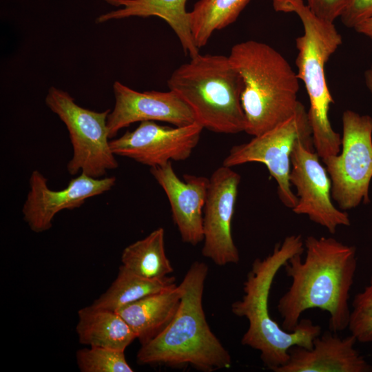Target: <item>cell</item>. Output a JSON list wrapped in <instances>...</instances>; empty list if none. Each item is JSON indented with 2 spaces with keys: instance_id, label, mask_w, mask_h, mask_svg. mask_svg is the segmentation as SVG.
Listing matches in <instances>:
<instances>
[{
  "instance_id": "cell-1",
  "label": "cell",
  "mask_w": 372,
  "mask_h": 372,
  "mask_svg": "<svg viewBox=\"0 0 372 372\" xmlns=\"http://www.w3.org/2000/svg\"><path fill=\"white\" fill-rule=\"evenodd\" d=\"M305 257L296 254L283 268L291 280L278 300L282 328L293 331L306 310L319 309L329 314V330L338 333L348 328L350 290L357 268L356 249L333 237L307 236Z\"/></svg>"
},
{
  "instance_id": "cell-2",
  "label": "cell",
  "mask_w": 372,
  "mask_h": 372,
  "mask_svg": "<svg viewBox=\"0 0 372 372\" xmlns=\"http://www.w3.org/2000/svg\"><path fill=\"white\" fill-rule=\"evenodd\" d=\"M304 252L301 235L293 234L277 243L264 258H256L243 283L242 298L231 304L232 313L249 322L241 344L258 351L263 364L276 371L289 360L293 346L311 349L314 339L320 335L321 327L308 318L300 320L296 328L288 331L270 316L269 297L273 279L291 257Z\"/></svg>"
},
{
  "instance_id": "cell-3",
  "label": "cell",
  "mask_w": 372,
  "mask_h": 372,
  "mask_svg": "<svg viewBox=\"0 0 372 372\" xmlns=\"http://www.w3.org/2000/svg\"><path fill=\"white\" fill-rule=\"evenodd\" d=\"M207 274L206 263L195 261L190 265L180 284L183 293L174 318L159 334L141 344L136 355L138 364L191 365L205 372L231 366V357L211 331L203 309Z\"/></svg>"
},
{
  "instance_id": "cell-4",
  "label": "cell",
  "mask_w": 372,
  "mask_h": 372,
  "mask_svg": "<svg viewBox=\"0 0 372 372\" xmlns=\"http://www.w3.org/2000/svg\"><path fill=\"white\" fill-rule=\"evenodd\" d=\"M229 58L242 81L247 134L260 135L296 113L302 103L298 100L300 80L279 52L249 40L234 45Z\"/></svg>"
},
{
  "instance_id": "cell-5",
  "label": "cell",
  "mask_w": 372,
  "mask_h": 372,
  "mask_svg": "<svg viewBox=\"0 0 372 372\" xmlns=\"http://www.w3.org/2000/svg\"><path fill=\"white\" fill-rule=\"evenodd\" d=\"M273 6L278 12L296 14L302 22L303 34L296 39V65L309 100L307 115L313 144L322 160L337 155L342 136L334 131L329 118L334 101L327 86L325 65L342 44V36L333 23L319 18L302 0H273Z\"/></svg>"
},
{
  "instance_id": "cell-6",
  "label": "cell",
  "mask_w": 372,
  "mask_h": 372,
  "mask_svg": "<svg viewBox=\"0 0 372 372\" xmlns=\"http://www.w3.org/2000/svg\"><path fill=\"white\" fill-rule=\"evenodd\" d=\"M167 85L191 107L203 128L222 134L245 132L242 81L229 56L191 57L172 72Z\"/></svg>"
},
{
  "instance_id": "cell-7",
  "label": "cell",
  "mask_w": 372,
  "mask_h": 372,
  "mask_svg": "<svg viewBox=\"0 0 372 372\" xmlns=\"http://www.w3.org/2000/svg\"><path fill=\"white\" fill-rule=\"evenodd\" d=\"M45 104L65 125L73 154L67 165L71 175L84 173L102 178L118 163L111 150L107 126L110 110L98 112L82 107L67 92L50 87Z\"/></svg>"
},
{
  "instance_id": "cell-8",
  "label": "cell",
  "mask_w": 372,
  "mask_h": 372,
  "mask_svg": "<svg viewBox=\"0 0 372 372\" xmlns=\"http://www.w3.org/2000/svg\"><path fill=\"white\" fill-rule=\"evenodd\" d=\"M340 153L322 159L331 180V196L342 210L370 203L372 116L347 110L342 116Z\"/></svg>"
},
{
  "instance_id": "cell-9",
  "label": "cell",
  "mask_w": 372,
  "mask_h": 372,
  "mask_svg": "<svg viewBox=\"0 0 372 372\" xmlns=\"http://www.w3.org/2000/svg\"><path fill=\"white\" fill-rule=\"evenodd\" d=\"M312 141L307 112L302 103L296 113L247 143L231 148L223 165L232 167L247 163L264 164L278 184V194L282 204L292 209L298 197L289 181L291 156L299 140Z\"/></svg>"
},
{
  "instance_id": "cell-10",
  "label": "cell",
  "mask_w": 372,
  "mask_h": 372,
  "mask_svg": "<svg viewBox=\"0 0 372 372\" xmlns=\"http://www.w3.org/2000/svg\"><path fill=\"white\" fill-rule=\"evenodd\" d=\"M320 158L312 141H298L291 156L289 174L298 203L291 210L307 216L334 234L339 226H349L351 222L348 214L331 200V180Z\"/></svg>"
},
{
  "instance_id": "cell-11",
  "label": "cell",
  "mask_w": 372,
  "mask_h": 372,
  "mask_svg": "<svg viewBox=\"0 0 372 372\" xmlns=\"http://www.w3.org/2000/svg\"><path fill=\"white\" fill-rule=\"evenodd\" d=\"M203 127L196 122L182 127L142 121L133 131L110 141L112 152L150 167L187 159L198 145Z\"/></svg>"
},
{
  "instance_id": "cell-12",
  "label": "cell",
  "mask_w": 372,
  "mask_h": 372,
  "mask_svg": "<svg viewBox=\"0 0 372 372\" xmlns=\"http://www.w3.org/2000/svg\"><path fill=\"white\" fill-rule=\"evenodd\" d=\"M240 175L222 165L209 178L203 211L202 254L216 265L237 264L239 251L231 234V221Z\"/></svg>"
},
{
  "instance_id": "cell-13",
  "label": "cell",
  "mask_w": 372,
  "mask_h": 372,
  "mask_svg": "<svg viewBox=\"0 0 372 372\" xmlns=\"http://www.w3.org/2000/svg\"><path fill=\"white\" fill-rule=\"evenodd\" d=\"M116 180L114 176L96 178L81 173L72 178L64 189L54 191L49 188L45 177L39 171L34 170L22 208L23 220L35 233L48 231L59 211L78 208L87 199L110 191Z\"/></svg>"
},
{
  "instance_id": "cell-14",
  "label": "cell",
  "mask_w": 372,
  "mask_h": 372,
  "mask_svg": "<svg viewBox=\"0 0 372 372\" xmlns=\"http://www.w3.org/2000/svg\"><path fill=\"white\" fill-rule=\"evenodd\" d=\"M115 105L107 118L109 138L136 122L162 121L182 127L196 122L191 107L175 92H138L116 81L113 85Z\"/></svg>"
},
{
  "instance_id": "cell-15",
  "label": "cell",
  "mask_w": 372,
  "mask_h": 372,
  "mask_svg": "<svg viewBox=\"0 0 372 372\" xmlns=\"http://www.w3.org/2000/svg\"><path fill=\"white\" fill-rule=\"evenodd\" d=\"M150 172L167 197L182 240L192 245L199 244L203 240V211L209 178L184 174L180 180L172 161L150 167Z\"/></svg>"
},
{
  "instance_id": "cell-16",
  "label": "cell",
  "mask_w": 372,
  "mask_h": 372,
  "mask_svg": "<svg viewBox=\"0 0 372 372\" xmlns=\"http://www.w3.org/2000/svg\"><path fill=\"white\" fill-rule=\"evenodd\" d=\"M356 342L352 334L341 338L327 331L311 349L290 348L289 360L276 372H371L372 365L355 349Z\"/></svg>"
},
{
  "instance_id": "cell-17",
  "label": "cell",
  "mask_w": 372,
  "mask_h": 372,
  "mask_svg": "<svg viewBox=\"0 0 372 372\" xmlns=\"http://www.w3.org/2000/svg\"><path fill=\"white\" fill-rule=\"evenodd\" d=\"M116 10L101 14L96 23L131 17H158L165 21L178 37L186 54L194 57L199 54L191 30L190 14L186 10L187 0H103Z\"/></svg>"
},
{
  "instance_id": "cell-18",
  "label": "cell",
  "mask_w": 372,
  "mask_h": 372,
  "mask_svg": "<svg viewBox=\"0 0 372 372\" xmlns=\"http://www.w3.org/2000/svg\"><path fill=\"white\" fill-rule=\"evenodd\" d=\"M183 291L180 285L146 296L116 312L143 344L159 334L174 318Z\"/></svg>"
},
{
  "instance_id": "cell-19",
  "label": "cell",
  "mask_w": 372,
  "mask_h": 372,
  "mask_svg": "<svg viewBox=\"0 0 372 372\" xmlns=\"http://www.w3.org/2000/svg\"><path fill=\"white\" fill-rule=\"evenodd\" d=\"M76 331L82 344L122 351L136 339L130 326L116 311L92 305L78 311Z\"/></svg>"
},
{
  "instance_id": "cell-20",
  "label": "cell",
  "mask_w": 372,
  "mask_h": 372,
  "mask_svg": "<svg viewBox=\"0 0 372 372\" xmlns=\"http://www.w3.org/2000/svg\"><path fill=\"white\" fill-rule=\"evenodd\" d=\"M175 286L176 284L174 277L149 279L134 273L121 265L115 280L91 305L117 311L146 296Z\"/></svg>"
},
{
  "instance_id": "cell-21",
  "label": "cell",
  "mask_w": 372,
  "mask_h": 372,
  "mask_svg": "<svg viewBox=\"0 0 372 372\" xmlns=\"http://www.w3.org/2000/svg\"><path fill=\"white\" fill-rule=\"evenodd\" d=\"M123 266L149 279H163L174 271L165 249V230L158 227L127 246L121 254Z\"/></svg>"
},
{
  "instance_id": "cell-22",
  "label": "cell",
  "mask_w": 372,
  "mask_h": 372,
  "mask_svg": "<svg viewBox=\"0 0 372 372\" xmlns=\"http://www.w3.org/2000/svg\"><path fill=\"white\" fill-rule=\"evenodd\" d=\"M250 0H199L190 14V26L194 42L205 46L216 30L234 23Z\"/></svg>"
},
{
  "instance_id": "cell-23",
  "label": "cell",
  "mask_w": 372,
  "mask_h": 372,
  "mask_svg": "<svg viewBox=\"0 0 372 372\" xmlns=\"http://www.w3.org/2000/svg\"><path fill=\"white\" fill-rule=\"evenodd\" d=\"M78 368L81 372H132L125 351L103 347H90L76 353Z\"/></svg>"
},
{
  "instance_id": "cell-24",
  "label": "cell",
  "mask_w": 372,
  "mask_h": 372,
  "mask_svg": "<svg viewBox=\"0 0 372 372\" xmlns=\"http://www.w3.org/2000/svg\"><path fill=\"white\" fill-rule=\"evenodd\" d=\"M348 328L358 342H372V275L369 284L354 296Z\"/></svg>"
},
{
  "instance_id": "cell-25",
  "label": "cell",
  "mask_w": 372,
  "mask_h": 372,
  "mask_svg": "<svg viewBox=\"0 0 372 372\" xmlns=\"http://www.w3.org/2000/svg\"><path fill=\"white\" fill-rule=\"evenodd\" d=\"M372 15V0H347L340 19L342 23L354 28Z\"/></svg>"
},
{
  "instance_id": "cell-26",
  "label": "cell",
  "mask_w": 372,
  "mask_h": 372,
  "mask_svg": "<svg viewBox=\"0 0 372 372\" xmlns=\"http://www.w3.org/2000/svg\"><path fill=\"white\" fill-rule=\"evenodd\" d=\"M307 5L319 18L333 23L339 18L347 0H306Z\"/></svg>"
},
{
  "instance_id": "cell-27",
  "label": "cell",
  "mask_w": 372,
  "mask_h": 372,
  "mask_svg": "<svg viewBox=\"0 0 372 372\" xmlns=\"http://www.w3.org/2000/svg\"><path fill=\"white\" fill-rule=\"evenodd\" d=\"M354 30L372 40V15L357 25Z\"/></svg>"
},
{
  "instance_id": "cell-28",
  "label": "cell",
  "mask_w": 372,
  "mask_h": 372,
  "mask_svg": "<svg viewBox=\"0 0 372 372\" xmlns=\"http://www.w3.org/2000/svg\"><path fill=\"white\" fill-rule=\"evenodd\" d=\"M364 76L366 86L372 94V64L364 72Z\"/></svg>"
}]
</instances>
